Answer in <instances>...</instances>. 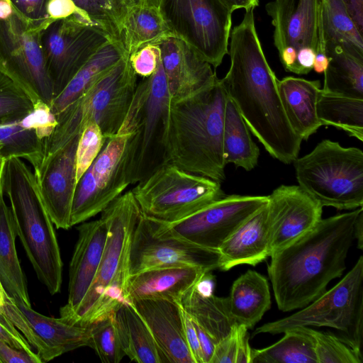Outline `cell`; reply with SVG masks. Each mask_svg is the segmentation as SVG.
Segmentation results:
<instances>
[{
    "label": "cell",
    "mask_w": 363,
    "mask_h": 363,
    "mask_svg": "<svg viewBox=\"0 0 363 363\" xmlns=\"http://www.w3.org/2000/svg\"><path fill=\"white\" fill-rule=\"evenodd\" d=\"M255 9H246L242 21L231 30L230 67L220 79L252 133L272 157L290 164L298 157L302 140L285 114L278 79L257 33Z\"/></svg>",
    "instance_id": "6da1fadb"
},
{
    "label": "cell",
    "mask_w": 363,
    "mask_h": 363,
    "mask_svg": "<svg viewBox=\"0 0 363 363\" xmlns=\"http://www.w3.org/2000/svg\"><path fill=\"white\" fill-rule=\"evenodd\" d=\"M362 207L321 219L306 234L274 252L267 267L279 310L302 308L340 277L354 239L355 220Z\"/></svg>",
    "instance_id": "7a4b0ae2"
},
{
    "label": "cell",
    "mask_w": 363,
    "mask_h": 363,
    "mask_svg": "<svg viewBox=\"0 0 363 363\" xmlns=\"http://www.w3.org/2000/svg\"><path fill=\"white\" fill-rule=\"evenodd\" d=\"M227 99L218 78L191 95L170 99L164 138V164L220 183L225 180L223 134Z\"/></svg>",
    "instance_id": "3957f363"
},
{
    "label": "cell",
    "mask_w": 363,
    "mask_h": 363,
    "mask_svg": "<svg viewBox=\"0 0 363 363\" xmlns=\"http://www.w3.org/2000/svg\"><path fill=\"white\" fill-rule=\"evenodd\" d=\"M2 187L10 203L17 236L38 278L51 295L59 293L63 266L60 250L35 173L21 159L6 160Z\"/></svg>",
    "instance_id": "277c9868"
},
{
    "label": "cell",
    "mask_w": 363,
    "mask_h": 363,
    "mask_svg": "<svg viewBox=\"0 0 363 363\" xmlns=\"http://www.w3.org/2000/svg\"><path fill=\"white\" fill-rule=\"evenodd\" d=\"M101 213L108 233L101 259L86 295L65 321L84 326L114 313L128 300L132 236L141 211L132 192L115 199Z\"/></svg>",
    "instance_id": "5b68a950"
},
{
    "label": "cell",
    "mask_w": 363,
    "mask_h": 363,
    "mask_svg": "<svg viewBox=\"0 0 363 363\" xmlns=\"http://www.w3.org/2000/svg\"><path fill=\"white\" fill-rule=\"evenodd\" d=\"M136 86L137 74L129 56L125 55L55 116L57 125L45 140L43 161L79 135L91 123L99 125L106 138L116 135L125 117Z\"/></svg>",
    "instance_id": "8992f818"
},
{
    "label": "cell",
    "mask_w": 363,
    "mask_h": 363,
    "mask_svg": "<svg viewBox=\"0 0 363 363\" xmlns=\"http://www.w3.org/2000/svg\"><path fill=\"white\" fill-rule=\"evenodd\" d=\"M298 186L322 206L354 210L363 206V152L323 140L294 162Z\"/></svg>",
    "instance_id": "52a82bcc"
},
{
    "label": "cell",
    "mask_w": 363,
    "mask_h": 363,
    "mask_svg": "<svg viewBox=\"0 0 363 363\" xmlns=\"http://www.w3.org/2000/svg\"><path fill=\"white\" fill-rule=\"evenodd\" d=\"M329 327L340 340L362 355L363 337V257L333 288L292 315L263 324L253 335H272L297 327Z\"/></svg>",
    "instance_id": "ba28073f"
},
{
    "label": "cell",
    "mask_w": 363,
    "mask_h": 363,
    "mask_svg": "<svg viewBox=\"0 0 363 363\" xmlns=\"http://www.w3.org/2000/svg\"><path fill=\"white\" fill-rule=\"evenodd\" d=\"M145 216L172 223L225 196L220 183L165 163L131 189Z\"/></svg>",
    "instance_id": "9c48e42d"
},
{
    "label": "cell",
    "mask_w": 363,
    "mask_h": 363,
    "mask_svg": "<svg viewBox=\"0 0 363 363\" xmlns=\"http://www.w3.org/2000/svg\"><path fill=\"white\" fill-rule=\"evenodd\" d=\"M170 95L162 60L156 72L137 84L118 131H135L132 184L164 164V138Z\"/></svg>",
    "instance_id": "30bf717a"
},
{
    "label": "cell",
    "mask_w": 363,
    "mask_h": 363,
    "mask_svg": "<svg viewBox=\"0 0 363 363\" xmlns=\"http://www.w3.org/2000/svg\"><path fill=\"white\" fill-rule=\"evenodd\" d=\"M40 33L14 8L0 0V72L30 99L50 107L55 97L40 43Z\"/></svg>",
    "instance_id": "8fae6325"
},
{
    "label": "cell",
    "mask_w": 363,
    "mask_h": 363,
    "mask_svg": "<svg viewBox=\"0 0 363 363\" xmlns=\"http://www.w3.org/2000/svg\"><path fill=\"white\" fill-rule=\"evenodd\" d=\"M135 131H118L107 138L77 183L71 211V227L101 213L132 184L131 172Z\"/></svg>",
    "instance_id": "7c38bea8"
},
{
    "label": "cell",
    "mask_w": 363,
    "mask_h": 363,
    "mask_svg": "<svg viewBox=\"0 0 363 363\" xmlns=\"http://www.w3.org/2000/svg\"><path fill=\"white\" fill-rule=\"evenodd\" d=\"M160 11L176 38L216 68L228 54L231 12L219 0H161Z\"/></svg>",
    "instance_id": "4fadbf2b"
},
{
    "label": "cell",
    "mask_w": 363,
    "mask_h": 363,
    "mask_svg": "<svg viewBox=\"0 0 363 363\" xmlns=\"http://www.w3.org/2000/svg\"><path fill=\"white\" fill-rule=\"evenodd\" d=\"M172 266L199 267L210 272L220 268L219 252L174 235L167 223L141 212L132 236L130 275L148 269Z\"/></svg>",
    "instance_id": "5bb4252c"
},
{
    "label": "cell",
    "mask_w": 363,
    "mask_h": 363,
    "mask_svg": "<svg viewBox=\"0 0 363 363\" xmlns=\"http://www.w3.org/2000/svg\"><path fill=\"white\" fill-rule=\"evenodd\" d=\"M109 41L113 40L103 30L76 17L55 21L41 31V47L55 97Z\"/></svg>",
    "instance_id": "9a60e30c"
},
{
    "label": "cell",
    "mask_w": 363,
    "mask_h": 363,
    "mask_svg": "<svg viewBox=\"0 0 363 363\" xmlns=\"http://www.w3.org/2000/svg\"><path fill=\"white\" fill-rule=\"evenodd\" d=\"M267 201L268 196L225 195L194 214L167 225L175 235L218 250L225 240Z\"/></svg>",
    "instance_id": "2e32d148"
},
{
    "label": "cell",
    "mask_w": 363,
    "mask_h": 363,
    "mask_svg": "<svg viewBox=\"0 0 363 363\" xmlns=\"http://www.w3.org/2000/svg\"><path fill=\"white\" fill-rule=\"evenodd\" d=\"M320 0H274L265 5L273 40L284 69L296 74L298 52L316 50Z\"/></svg>",
    "instance_id": "e0dca14e"
},
{
    "label": "cell",
    "mask_w": 363,
    "mask_h": 363,
    "mask_svg": "<svg viewBox=\"0 0 363 363\" xmlns=\"http://www.w3.org/2000/svg\"><path fill=\"white\" fill-rule=\"evenodd\" d=\"M322 212V205L299 186L275 189L267 203L270 256L314 228Z\"/></svg>",
    "instance_id": "ac0fdd59"
},
{
    "label": "cell",
    "mask_w": 363,
    "mask_h": 363,
    "mask_svg": "<svg viewBox=\"0 0 363 363\" xmlns=\"http://www.w3.org/2000/svg\"><path fill=\"white\" fill-rule=\"evenodd\" d=\"M79 135L47 157L35 174L43 201L58 229L71 228V211L77 185L76 150Z\"/></svg>",
    "instance_id": "d6986e66"
},
{
    "label": "cell",
    "mask_w": 363,
    "mask_h": 363,
    "mask_svg": "<svg viewBox=\"0 0 363 363\" xmlns=\"http://www.w3.org/2000/svg\"><path fill=\"white\" fill-rule=\"evenodd\" d=\"M78 240L69 269V294L67 303L60 308V317L70 315L86 295L97 272L108 233L106 216L83 222L77 227Z\"/></svg>",
    "instance_id": "ffe728a7"
},
{
    "label": "cell",
    "mask_w": 363,
    "mask_h": 363,
    "mask_svg": "<svg viewBox=\"0 0 363 363\" xmlns=\"http://www.w3.org/2000/svg\"><path fill=\"white\" fill-rule=\"evenodd\" d=\"M145 321L167 362L195 363L186 342L182 306L164 298L130 303Z\"/></svg>",
    "instance_id": "44dd1931"
},
{
    "label": "cell",
    "mask_w": 363,
    "mask_h": 363,
    "mask_svg": "<svg viewBox=\"0 0 363 363\" xmlns=\"http://www.w3.org/2000/svg\"><path fill=\"white\" fill-rule=\"evenodd\" d=\"M171 99L191 95L218 79L211 65L184 40L169 37L159 43Z\"/></svg>",
    "instance_id": "7402d4cb"
},
{
    "label": "cell",
    "mask_w": 363,
    "mask_h": 363,
    "mask_svg": "<svg viewBox=\"0 0 363 363\" xmlns=\"http://www.w3.org/2000/svg\"><path fill=\"white\" fill-rule=\"evenodd\" d=\"M207 272L194 266L155 267L130 274L127 294L129 303L145 298H164L180 303L184 295Z\"/></svg>",
    "instance_id": "603a6c76"
},
{
    "label": "cell",
    "mask_w": 363,
    "mask_h": 363,
    "mask_svg": "<svg viewBox=\"0 0 363 363\" xmlns=\"http://www.w3.org/2000/svg\"><path fill=\"white\" fill-rule=\"evenodd\" d=\"M223 271L240 264L255 266L270 256L267 204L246 219L218 249Z\"/></svg>",
    "instance_id": "cb8c5ba5"
},
{
    "label": "cell",
    "mask_w": 363,
    "mask_h": 363,
    "mask_svg": "<svg viewBox=\"0 0 363 363\" xmlns=\"http://www.w3.org/2000/svg\"><path fill=\"white\" fill-rule=\"evenodd\" d=\"M48 125L43 113L36 109L24 118L0 123V155L4 159H24L37 173L45 157V140Z\"/></svg>",
    "instance_id": "d4e9b609"
},
{
    "label": "cell",
    "mask_w": 363,
    "mask_h": 363,
    "mask_svg": "<svg viewBox=\"0 0 363 363\" xmlns=\"http://www.w3.org/2000/svg\"><path fill=\"white\" fill-rule=\"evenodd\" d=\"M277 86L291 128L302 140H308L322 125L316 111L320 81L289 76L278 79Z\"/></svg>",
    "instance_id": "484cf974"
},
{
    "label": "cell",
    "mask_w": 363,
    "mask_h": 363,
    "mask_svg": "<svg viewBox=\"0 0 363 363\" xmlns=\"http://www.w3.org/2000/svg\"><path fill=\"white\" fill-rule=\"evenodd\" d=\"M227 301L235 323L253 328L271 307L267 279L256 271L247 270L234 281Z\"/></svg>",
    "instance_id": "4316f807"
},
{
    "label": "cell",
    "mask_w": 363,
    "mask_h": 363,
    "mask_svg": "<svg viewBox=\"0 0 363 363\" xmlns=\"http://www.w3.org/2000/svg\"><path fill=\"white\" fill-rule=\"evenodd\" d=\"M128 55L121 41H109L102 46L75 74L65 89L52 100V113L57 116L76 101L99 77L121 58Z\"/></svg>",
    "instance_id": "83f0119b"
},
{
    "label": "cell",
    "mask_w": 363,
    "mask_h": 363,
    "mask_svg": "<svg viewBox=\"0 0 363 363\" xmlns=\"http://www.w3.org/2000/svg\"><path fill=\"white\" fill-rule=\"evenodd\" d=\"M4 193L0 196V281L6 293L28 306L30 305L26 281L16 249L15 223Z\"/></svg>",
    "instance_id": "f1b7e54d"
},
{
    "label": "cell",
    "mask_w": 363,
    "mask_h": 363,
    "mask_svg": "<svg viewBox=\"0 0 363 363\" xmlns=\"http://www.w3.org/2000/svg\"><path fill=\"white\" fill-rule=\"evenodd\" d=\"M125 354L138 363H167L147 325L130 303L114 312Z\"/></svg>",
    "instance_id": "f546056e"
},
{
    "label": "cell",
    "mask_w": 363,
    "mask_h": 363,
    "mask_svg": "<svg viewBox=\"0 0 363 363\" xmlns=\"http://www.w3.org/2000/svg\"><path fill=\"white\" fill-rule=\"evenodd\" d=\"M179 304L216 344L237 324L230 314L227 298L200 293L195 285L184 295Z\"/></svg>",
    "instance_id": "4dcf8cb0"
},
{
    "label": "cell",
    "mask_w": 363,
    "mask_h": 363,
    "mask_svg": "<svg viewBox=\"0 0 363 363\" xmlns=\"http://www.w3.org/2000/svg\"><path fill=\"white\" fill-rule=\"evenodd\" d=\"M319 23L326 49L340 46L363 58V38L342 0H320Z\"/></svg>",
    "instance_id": "1f68e13d"
},
{
    "label": "cell",
    "mask_w": 363,
    "mask_h": 363,
    "mask_svg": "<svg viewBox=\"0 0 363 363\" xmlns=\"http://www.w3.org/2000/svg\"><path fill=\"white\" fill-rule=\"evenodd\" d=\"M223 147L225 164L250 171L257 164L259 150L233 100L228 96L224 112Z\"/></svg>",
    "instance_id": "d6a6232c"
},
{
    "label": "cell",
    "mask_w": 363,
    "mask_h": 363,
    "mask_svg": "<svg viewBox=\"0 0 363 363\" xmlns=\"http://www.w3.org/2000/svg\"><path fill=\"white\" fill-rule=\"evenodd\" d=\"M175 37L167 26L159 8L133 5L123 25L121 41L129 56L148 44H159Z\"/></svg>",
    "instance_id": "836d02e7"
},
{
    "label": "cell",
    "mask_w": 363,
    "mask_h": 363,
    "mask_svg": "<svg viewBox=\"0 0 363 363\" xmlns=\"http://www.w3.org/2000/svg\"><path fill=\"white\" fill-rule=\"evenodd\" d=\"M15 301L37 334L49 346L62 354L82 347H91L89 325L69 323L60 317H48L35 311L31 306Z\"/></svg>",
    "instance_id": "e575fe53"
},
{
    "label": "cell",
    "mask_w": 363,
    "mask_h": 363,
    "mask_svg": "<svg viewBox=\"0 0 363 363\" xmlns=\"http://www.w3.org/2000/svg\"><path fill=\"white\" fill-rule=\"evenodd\" d=\"M323 91L363 99V58L340 46L326 49Z\"/></svg>",
    "instance_id": "d590c367"
},
{
    "label": "cell",
    "mask_w": 363,
    "mask_h": 363,
    "mask_svg": "<svg viewBox=\"0 0 363 363\" xmlns=\"http://www.w3.org/2000/svg\"><path fill=\"white\" fill-rule=\"evenodd\" d=\"M322 125H333L363 140V99L320 90L316 106Z\"/></svg>",
    "instance_id": "8d00e7d4"
},
{
    "label": "cell",
    "mask_w": 363,
    "mask_h": 363,
    "mask_svg": "<svg viewBox=\"0 0 363 363\" xmlns=\"http://www.w3.org/2000/svg\"><path fill=\"white\" fill-rule=\"evenodd\" d=\"M283 333L273 345L252 349L251 363H318L313 338L304 326Z\"/></svg>",
    "instance_id": "74e56055"
},
{
    "label": "cell",
    "mask_w": 363,
    "mask_h": 363,
    "mask_svg": "<svg viewBox=\"0 0 363 363\" xmlns=\"http://www.w3.org/2000/svg\"><path fill=\"white\" fill-rule=\"evenodd\" d=\"M77 7L113 41H121L123 25L130 9V0H72ZM122 42V41H121Z\"/></svg>",
    "instance_id": "f35d334b"
},
{
    "label": "cell",
    "mask_w": 363,
    "mask_h": 363,
    "mask_svg": "<svg viewBox=\"0 0 363 363\" xmlns=\"http://www.w3.org/2000/svg\"><path fill=\"white\" fill-rule=\"evenodd\" d=\"M91 348L104 363H118L125 356L114 319V313L91 325Z\"/></svg>",
    "instance_id": "ab89813d"
},
{
    "label": "cell",
    "mask_w": 363,
    "mask_h": 363,
    "mask_svg": "<svg viewBox=\"0 0 363 363\" xmlns=\"http://www.w3.org/2000/svg\"><path fill=\"white\" fill-rule=\"evenodd\" d=\"M0 311L22 334L43 362H49L62 354L60 350L49 346L37 334L25 314L16 304L14 298L10 296L6 291L4 296V303L0 306Z\"/></svg>",
    "instance_id": "60d3db41"
},
{
    "label": "cell",
    "mask_w": 363,
    "mask_h": 363,
    "mask_svg": "<svg viewBox=\"0 0 363 363\" xmlns=\"http://www.w3.org/2000/svg\"><path fill=\"white\" fill-rule=\"evenodd\" d=\"M313 337L318 363H362L359 354L334 334L304 326Z\"/></svg>",
    "instance_id": "b9f144b4"
},
{
    "label": "cell",
    "mask_w": 363,
    "mask_h": 363,
    "mask_svg": "<svg viewBox=\"0 0 363 363\" xmlns=\"http://www.w3.org/2000/svg\"><path fill=\"white\" fill-rule=\"evenodd\" d=\"M34 106L26 93L0 72V123L24 118Z\"/></svg>",
    "instance_id": "7bdbcfd3"
},
{
    "label": "cell",
    "mask_w": 363,
    "mask_h": 363,
    "mask_svg": "<svg viewBox=\"0 0 363 363\" xmlns=\"http://www.w3.org/2000/svg\"><path fill=\"white\" fill-rule=\"evenodd\" d=\"M106 138L96 123L88 124L79 135L76 150L77 183L101 150Z\"/></svg>",
    "instance_id": "ee69618b"
},
{
    "label": "cell",
    "mask_w": 363,
    "mask_h": 363,
    "mask_svg": "<svg viewBox=\"0 0 363 363\" xmlns=\"http://www.w3.org/2000/svg\"><path fill=\"white\" fill-rule=\"evenodd\" d=\"M161 58L159 44H148L129 55L130 65L137 75L147 78L157 70Z\"/></svg>",
    "instance_id": "f6af8a7d"
},
{
    "label": "cell",
    "mask_w": 363,
    "mask_h": 363,
    "mask_svg": "<svg viewBox=\"0 0 363 363\" xmlns=\"http://www.w3.org/2000/svg\"><path fill=\"white\" fill-rule=\"evenodd\" d=\"M49 0H11L18 12L36 30L42 31L50 22L47 13Z\"/></svg>",
    "instance_id": "bcb514c9"
},
{
    "label": "cell",
    "mask_w": 363,
    "mask_h": 363,
    "mask_svg": "<svg viewBox=\"0 0 363 363\" xmlns=\"http://www.w3.org/2000/svg\"><path fill=\"white\" fill-rule=\"evenodd\" d=\"M245 326L235 324L230 333L216 345L210 363H235L240 338Z\"/></svg>",
    "instance_id": "7dc6e473"
},
{
    "label": "cell",
    "mask_w": 363,
    "mask_h": 363,
    "mask_svg": "<svg viewBox=\"0 0 363 363\" xmlns=\"http://www.w3.org/2000/svg\"><path fill=\"white\" fill-rule=\"evenodd\" d=\"M47 13L50 23L57 20L76 17L97 26L86 13L76 6L72 0H49L47 5Z\"/></svg>",
    "instance_id": "c3c4849f"
},
{
    "label": "cell",
    "mask_w": 363,
    "mask_h": 363,
    "mask_svg": "<svg viewBox=\"0 0 363 363\" xmlns=\"http://www.w3.org/2000/svg\"><path fill=\"white\" fill-rule=\"evenodd\" d=\"M0 339L11 347L25 351L33 355H38L22 334L0 311Z\"/></svg>",
    "instance_id": "681fc988"
},
{
    "label": "cell",
    "mask_w": 363,
    "mask_h": 363,
    "mask_svg": "<svg viewBox=\"0 0 363 363\" xmlns=\"http://www.w3.org/2000/svg\"><path fill=\"white\" fill-rule=\"evenodd\" d=\"M0 363H43L38 355L11 347L0 339Z\"/></svg>",
    "instance_id": "f907efd6"
},
{
    "label": "cell",
    "mask_w": 363,
    "mask_h": 363,
    "mask_svg": "<svg viewBox=\"0 0 363 363\" xmlns=\"http://www.w3.org/2000/svg\"><path fill=\"white\" fill-rule=\"evenodd\" d=\"M182 309L186 340L194 362L203 363V355L194 322L189 313L182 307Z\"/></svg>",
    "instance_id": "816d5d0a"
},
{
    "label": "cell",
    "mask_w": 363,
    "mask_h": 363,
    "mask_svg": "<svg viewBox=\"0 0 363 363\" xmlns=\"http://www.w3.org/2000/svg\"><path fill=\"white\" fill-rule=\"evenodd\" d=\"M193 322L197 333L203 363H210L213 355L216 342L194 320Z\"/></svg>",
    "instance_id": "f5cc1de1"
},
{
    "label": "cell",
    "mask_w": 363,
    "mask_h": 363,
    "mask_svg": "<svg viewBox=\"0 0 363 363\" xmlns=\"http://www.w3.org/2000/svg\"><path fill=\"white\" fill-rule=\"evenodd\" d=\"M359 30L363 33V0H342Z\"/></svg>",
    "instance_id": "db71d44e"
},
{
    "label": "cell",
    "mask_w": 363,
    "mask_h": 363,
    "mask_svg": "<svg viewBox=\"0 0 363 363\" xmlns=\"http://www.w3.org/2000/svg\"><path fill=\"white\" fill-rule=\"evenodd\" d=\"M231 12L233 13L237 9H244L245 10L259 5V0H219Z\"/></svg>",
    "instance_id": "11a10c76"
},
{
    "label": "cell",
    "mask_w": 363,
    "mask_h": 363,
    "mask_svg": "<svg viewBox=\"0 0 363 363\" xmlns=\"http://www.w3.org/2000/svg\"><path fill=\"white\" fill-rule=\"evenodd\" d=\"M354 239L357 241V247L363 249V211L358 215L354 228Z\"/></svg>",
    "instance_id": "9f6ffc18"
},
{
    "label": "cell",
    "mask_w": 363,
    "mask_h": 363,
    "mask_svg": "<svg viewBox=\"0 0 363 363\" xmlns=\"http://www.w3.org/2000/svg\"><path fill=\"white\" fill-rule=\"evenodd\" d=\"M134 4L159 8L161 0H130Z\"/></svg>",
    "instance_id": "6f0895ef"
},
{
    "label": "cell",
    "mask_w": 363,
    "mask_h": 363,
    "mask_svg": "<svg viewBox=\"0 0 363 363\" xmlns=\"http://www.w3.org/2000/svg\"><path fill=\"white\" fill-rule=\"evenodd\" d=\"M5 164V160L0 155V196L3 194V187H2V175H3V169Z\"/></svg>",
    "instance_id": "680465c9"
},
{
    "label": "cell",
    "mask_w": 363,
    "mask_h": 363,
    "mask_svg": "<svg viewBox=\"0 0 363 363\" xmlns=\"http://www.w3.org/2000/svg\"><path fill=\"white\" fill-rule=\"evenodd\" d=\"M6 291L4 289L1 282L0 281V306H1L4 303V296Z\"/></svg>",
    "instance_id": "91938a15"
},
{
    "label": "cell",
    "mask_w": 363,
    "mask_h": 363,
    "mask_svg": "<svg viewBox=\"0 0 363 363\" xmlns=\"http://www.w3.org/2000/svg\"><path fill=\"white\" fill-rule=\"evenodd\" d=\"M0 149H1V146H0Z\"/></svg>",
    "instance_id": "94428289"
}]
</instances>
